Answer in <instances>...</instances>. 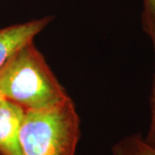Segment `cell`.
<instances>
[{"label": "cell", "instance_id": "cell-1", "mask_svg": "<svg viewBox=\"0 0 155 155\" xmlns=\"http://www.w3.org/2000/svg\"><path fill=\"white\" fill-rule=\"evenodd\" d=\"M0 96L24 110L50 108L70 97L33 41L17 50L0 69Z\"/></svg>", "mask_w": 155, "mask_h": 155}, {"label": "cell", "instance_id": "cell-2", "mask_svg": "<svg viewBox=\"0 0 155 155\" xmlns=\"http://www.w3.org/2000/svg\"><path fill=\"white\" fill-rule=\"evenodd\" d=\"M79 134V117L71 97L50 108L25 110L22 155H74Z\"/></svg>", "mask_w": 155, "mask_h": 155}, {"label": "cell", "instance_id": "cell-3", "mask_svg": "<svg viewBox=\"0 0 155 155\" xmlns=\"http://www.w3.org/2000/svg\"><path fill=\"white\" fill-rule=\"evenodd\" d=\"M53 18L48 16L0 28V69L17 50L34 41V38L52 22Z\"/></svg>", "mask_w": 155, "mask_h": 155}, {"label": "cell", "instance_id": "cell-4", "mask_svg": "<svg viewBox=\"0 0 155 155\" xmlns=\"http://www.w3.org/2000/svg\"><path fill=\"white\" fill-rule=\"evenodd\" d=\"M25 110L0 97V155H22L20 130Z\"/></svg>", "mask_w": 155, "mask_h": 155}, {"label": "cell", "instance_id": "cell-5", "mask_svg": "<svg viewBox=\"0 0 155 155\" xmlns=\"http://www.w3.org/2000/svg\"><path fill=\"white\" fill-rule=\"evenodd\" d=\"M113 155H155V149L145 141L140 134L121 139L112 147Z\"/></svg>", "mask_w": 155, "mask_h": 155}, {"label": "cell", "instance_id": "cell-6", "mask_svg": "<svg viewBox=\"0 0 155 155\" xmlns=\"http://www.w3.org/2000/svg\"><path fill=\"white\" fill-rule=\"evenodd\" d=\"M141 21H142V26L145 32L149 35L153 41L155 55V17L149 14L142 12ZM150 106H151V122H150L148 132L144 140L147 144L155 149V71L151 99H150Z\"/></svg>", "mask_w": 155, "mask_h": 155}, {"label": "cell", "instance_id": "cell-7", "mask_svg": "<svg viewBox=\"0 0 155 155\" xmlns=\"http://www.w3.org/2000/svg\"><path fill=\"white\" fill-rule=\"evenodd\" d=\"M143 13L155 17V0H143Z\"/></svg>", "mask_w": 155, "mask_h": 155}, {"label": "cell", "instance_id": "cell-8", "mask_svg": "<svg viewBox=\"0 0 155 155\" xmlns=\"http://www.w3.org/2000/svg\"><path fill=\"white\" fill-rule=\"evenodd\" d=\"M0 97H1V96H0Z\"/></svg>", "mask_w": 155, "mask_h": 155}]
</instances>
